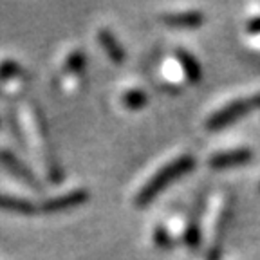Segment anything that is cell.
<instances>
[{
    "instance_id": "cell-1",
    "label": "cell",
    "mask_w": 260,
    "mask_h": 260,
    "mask_svg": "<svg viewBox=\"0 0 260 260\" xmlns=\"http://www.w3.org/2000/svg\"><path fill=\"white\" fill-rule=\"evenodd\" d=\"M193 168H195V157L190 154L181 155V157L174 159V161H170L168 165H165L157 174H154L146 181L145 186L136 195V206L146 208L159 193H162V191L167 190L172 183H175V181L181 179L183 175L190 174Z\"/></svg>"
},
{
    "instance_id": "cell-2",
    "label": "cell",
    "mask_w": 260,
    "mask_h": 260,
    "mask_svg": "<svg viewBox=\"0 0 260 260\" xmlns=\"http://www.w3.org/2000/svg\"><path fill=\"white\" fill-rule=\"evenodd\" d=\"M246 114H248L246 102H244V100H237V102H232L230 105H226V107H222L220 110H217L213 116H210V119L206 121V126L210 130L224 128V126L239 121V119L244 118Z\"/></svg>"
},
{
    "instance_id": "cell-3",
    "label": "cell",
    "mask_w": 260,
    "mask_h": 260,
    "mask_svg": "<svg viewBox=\"0 0 260 260\" xmlns=\"http://www.w3.org/2000/svg\"><path fill=\"white\" fill-rule=\"evenodd\" d=\"M89 191L87 190H73L67 191L63 195H58V197H53V199L45 201L40 206V211L44 213H58V211H65L71 210V208H78L81 204H85L89 201Z\"/></svg>"
},
{
    "instance_id": "cell-4",
    "label": "cell",
    "mask_w": 260,
    "mask_h": 260,
    "mask_svg": "<svg viewBox=\"0 0 260 260\" xmlns=\"http://www.w3.org/2000/svg\"><path fill=\"white\" fill-rule=\"evenodd\" d=\"M253 157V152L249 148H237V150H228L220 152V154L211 155L208 165L210 168H215V170H224V168H233L240 167V165H246Z\"/></svg>"
},
{
    "instance_id": "cell-5",
    "label": "cell",
    "mask_w": 260,
    "mask_h": 260,
    "mask_svg": "<svg viewBox=\"0 0 260 260\" xmlns=\"http://www.w3.org/2000/svg\"><path fill=\"white\" fill-rule=\"evenodd\" d=\"M0 162H2L13 175H16L20 181H24L25 184H29L32 190H40V181H38V179L35 177V174H32V172L29 170L16 155H13L11 152L0 150Z\"/></svg>"
},
{
    "instance_id": "cell-6",
    "label": "cell",
    "mask_w": 260,
    "mask_h": 260,
    "mask_svg": "<svg viewBox=\"0 0 260 260\" xmlns=\"http://www.w3.org/2000/svg\"><path fill=\"white\" fill-rule=\"evenodd\" d=\"M98 40L102 44L107 56H109L114 63H123V61H125V49L121 47L119 40L116 38V35H114L110 29H105V27L100 29V31H98Z\"/></svg>"
},
{
    "instance_id": "cell-7",
    "label": "cell",
    "mask_w": 260,
    "mask_h": 260,
    "mask_svg": "<svg viewBox=\"0 0 260 260\" xmlns=\"http://www.w3.org/2000/svg\"><path fill=\"white\" fill-rule=\"evenodd\" d=\"M175 58H177L179 65H181V69H183L188 81L199 83V81L203 80V67H201V63L197 61V58H195L193 54L184 51V49H177V51H175Z\"/></svg>"
},
{
    "instance_id": "cell-8",
    "label": "cell",
    "mask_w": 260,
    "mask_h": 260,
    "mask_svg": "<svg viewBox=\"0 0 260 260\" xmlns=\"http://www.w3.org/2000/svg\"><path fill=\"white\" fill-rule=\"evenodd\" d=\"M162 22L174 27H199L204 24V15L199 11H184V13H165Z\"/></svg>"
},
{
    "instance_id": "cell-9",
    "label": "cell",
    "mask_w": 260,
    "mask_h": 260,
    "mask_svg": "<svg viewBox=\"0 0 260 260\" xmlns=\"http://www.w3.org/2000/svg\"><path fill=\"white\" fill-rule=\"evenodd\" d=\"M0 210L6 211H15L20 215H31L37 213L40 208L31 201L20 199V197H13V195H0Z\"/></svg>"
},
{
    "instance_id": "cell-10",
    "label": "cell",
    "mask_w": 260,
    "mask_h": 260,
    "mask_svg": "<svg viewBox=\"0 0 260 260\" xmlns=\"http://www.w3.org/2000/svg\"><path fill=\"white\" fill-rule=\"evenodd\" d=\"M203 210H204V199L195 204L193 211H191V219H190L188 228H186L184 240H186V244L191 249H195L201 244V224H199V220H201V213H203Z\"/></svg>"
},
{
    "instance_id": "cell-11",
    "label": "cell",
    "mask_w": 260,
    "mask_h": 260,
    "mask_svg": "<svg viewBox=\"0 0 260 260\" xmlns=\"http://www.w3.org/2000/svg\"><path fill=\"white\" fill-rule=\"evenodd\" d=\"M123 105L130 110L143 109L146 105V94L139 89H130L123 94Z\"/></svg>"
},
{
    "instance_id": "cell-12",
    "label": "cell",
    "mask_w": 260,
    "mask_h": 260,
    "mask_svg": "<svg viewBox=\"0 0 260 260\" xmlns=\"http://www.w3.org/2000/svg\"><path fill=\"white\" fill-rule=\"evenodd\" d=\"M154 240H155V244H157L159 248L168 249V248H172V246H174V240H172L170 233H168L162 226H157V228H155V232H154Z\"/></svg>"
},
{
    "instance_id": "cell-13",
    "label": "cell",
    "mask_w": 260,
    "mask_h": 260,
    "mask_svg": "<svg viewBox=\"0 0 260 260\" xmlns=\"http://www.w3.org/2000/svg\"><path fill=\"white\" fill-rule=\"evenodd\" d=\"M85 67V56L80 53V51H76V53H73L69 56V60H67V71H73V73H80L81 69Z\"/></svg>"
},
{
    "instance_id": "cell-14",
    "label": "cell",
    "mask_w": 260,
    "mask_h": 260,
    "mask_svg": "<svg viewBox=\"0 0 260 260\" xmlns=\"http://www.w3.org/2000/svg\"><path fill=\"white\" fill-rule=\"evenodd\" d=\"M246 102V107H248V112L251 109H256V107H260V94H256V96L253 98H248V100H244Z\"/></svg>"
},
{
    "instance_id": "cell-15",
    "label": "cell",
    "mask_w": 260,
    "mask_h": 260,
    "mask_svg": "<svg viewBox=\"0 0 260 260\" xmlns=\"http://www.w3.org/2000/svg\"><path fill=\"white\" fill-rule=\"evenodd\" d=\"M248 31L255 32V35H260V16L258 18H253L251 22L248 24Z\"/></svg>"
}]
</instances>
